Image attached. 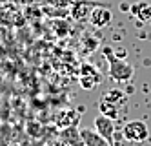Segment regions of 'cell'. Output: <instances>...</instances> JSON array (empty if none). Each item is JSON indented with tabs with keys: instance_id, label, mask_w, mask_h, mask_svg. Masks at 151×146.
Returning <instances> with one entry per match:
<instances>
[{
	"instance_id": "cell-12",
	"label": "cell",
	"mask_w": 151,
	"mask_h": 146,
	"mask_svg": "<svg viewBox=\"0 0 151 146\" xmlns=\"http://www.w3.org/2000/svg\"><path fill=\"white\" fill-rule=\"evenodd\" d=\"M44 146H68V144H66V142H64V141L58 137V139H51V141H47Z\"/></svg>"
},
{
	"instance_id": "cell-4",
	"label": "cell",
	"mask_w": 151,
	"mask_h": 146,
	"mask_svg": "<svg viewBox=\"0 0 151 146\" xmlns=\"http://www.w3.org/2000/svg\"><path fill=\"white\" fill-rule=\"evenodd\" d=\"M95 130L100 133V135L113 146V135H115V124H113V119L106 117L102 113H99L95 117Z\"/></svg>"
},
{
	"instance_id": "cell-9",
	"label": "cell",
	"mask_w": 151,
	"mask_h": 146,
	"mask_svg": "<svg viewBox=\"0 0 151 146\" xmlns=\"http://www.w3.org/2000/svg\"><path fill=\"white\" fill-rule=\"evenodd\" d=\"M91 2H88V0H80V2H77V6L73 7V17L77 20H82V18H88L89 20V15H91Z\"/></svg>"
},
{
	"instance_id": "cell-13",
	"label": "cell",
	"mask_w": 151,
	"mask_h": 146,
	"mask_svg": "<svg viewBox=\"0 0 151 146\" xmlns=\"http://www.w3.org/2000/svg\"><path fill=\"white\" fill-rule=\"evenodd\" d=\"M0 4H2V0H0Z\"/></svg>"
},
{
	"instance_id": "cell-2",
	"label": "cell",
	"mask_w": 151,
	"mask_h": 146,
	"mask_svg": "<svg viewBox=\"0 0 151 146\" xmlns=\"http://www.w3.org/2000/svg\"><path fill=\"white\" fill-rule=\"evenodd\" d=\"M109 77L115 82H126L133 77V66L124 59L109 55Z\"/></svg>"
},
{
	"instance_id": "cell-6",
	"label": "cell",
	"mask_w": 151,
	"mask_h": 146,
	"mask_svg": "<svg viewBox=\"0 0 151 146\" xmlns=\"http://www.w3.org/2000/svg\"><path fill=\"white\" fill-rule=\"evenodd\" d=\"M80 135H82L84 146H111L95 128H93V130H91V128H82V130H80Z\"/></svg>"
},
{
	"instance_id": "cell-5",
	"label": "cell",
	"mask_w": 151,
	"mask_h": 146,
	"mask_svg": "<svg viewBox=\"0 0 151 146\" xmlns=\"http://www.w3.org/2000/svg\"><path fill=\"white\" fill-rule=\"evenodd\" d=\"M102 82V75L99 73V70L96 68H89L88 64H84V68H82V75H80V84L84 89H93L96 88Z\"/></svg>"
},
{
	"instance_id": "cell-11",
	"label": "cell",
	"mask_w": 151,
	"mask_h": 146,
	"mask_svg": "<svg viewBox=\"0 0 151 146\" xmlns=\"http://www.w3.org/2000/svg\"><path fill=\"white\" fill-rule=\"evenodd\" d=\"M102 100H107V102H113V104H124L126 102V95L120 92V89H109L102 95Z\"/></svg>"
},
{
	"instance_id": "cell-1",
	"label": "cell",
	"mask_w": 151,
	"mask_h": 146,
	"mask_svg": "<svg viewBox=\"0 0 151 146\" xmlns=\"http://www.w3.org/2000/svg\"><path fill=\"white\" fill-rule=\"evenodd\" d=\"M122 135L129 142H144L149 137V128L144 121L135 119V121L126 122V126L122 128Z\"/></svg>"
},
{
	"instance_id": "cell-7",
	"label": "cell",
	"mask_w": 151,
	"mask_h": 146,
	"mask_svg": "<svg viewBox=\"0 0 151 146\" xmlns=\"http://www.w3.org/2000/svg\"><path fill=\"white\" fill-rule=\"evenodd\" d=\"M60 139L66 142L68 146H84L82 135H80V130H77V126H69V128H64L60 131Z\"/></svg>"
},
{
	"instance_id": "cell-10",
	"label": "cell",
	"mask_w": 151,
	"mask_h": 146,
	"mask_svg": "<svg viewBox=\"0 0 151 146\" xmlns=\"http://www.w3.org/2000/svg\"><path fill=\"white\" fill-rule=\"evenodd\" d=\"M99 110H100V113L106 115V117H109V119H116L118 117V106L113 104V102H107V100H102L100 99V102H99Z\"/></svg>"
},
{
	"instance_id": "cell-3",
	"label": "cell",
	"mask_w": 151,
	"mask_h": 146,
	"mask_svg": "<svg viewBox=\"0 0 151 146\" xmlns=\"http://www.w3.org/2000/svg\"><path fill=\"white\" fill-rule=\"evenodd\" d=\"M111 20H113L111 9L106 7V6H100V4H96L91 11V15H89V22L95 28H106V26L111 24Z\"/></svg>"
},
{
	"instance_id": "cell-8",
	"label": "cell",
	"mask_w": 151,
	"mask_h": 146,
	"mask_svg": "<svg viewBox=\"0 0 151 146\" xmlns=\"http://www.w3.org/2000/svg\"><path fill=\"white\" fill-rule=\"evenodd\" d=\"M131 13L140 22H147V20H151V4L149 2H137L131 6Z\"/></svg>"
}]
</instances>
